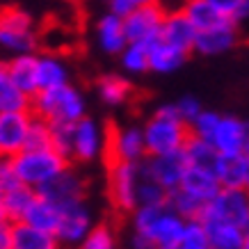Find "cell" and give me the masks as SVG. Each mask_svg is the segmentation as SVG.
Returning a JSON list of instances; mask_svg holds the SVG:
<instances>
[{"label":"cell","instance_id":"42","mask_svg":"<svg viewBox=\"0 0 249 249\" xmlns=\"http://www.w3.org/2000/svg\"><path fill=\"white\" fill-rule=\"evenodd\" d=\"M107 5V12L114 16H121V18H126V16L135 9V5H133V0H106Z\"/></svg>","mask_w":249,"mask_h":249},{"label":"cell","instance_id":"36","mask_svg":"<svg viewBox=\"0 0 249 249\" xmlns=\"http://www.w3.org/2000/svg\"><path fill=\"white\" fill-rule=\"evenodd\" d=\"M219 117H222L219 112H213V110H201L195 119L190 121V133H192V137H199V140L211 142L213 133H215V128H217V124H219Z\"/></svg>","mask_w":249,"mask_h":249},{"label":"cell","instance_id":"9","mask_svg":"<svg viewBox=\"0 0 249 249\" xmlns=\"http://www.w3.org/2000/svg\"><path fill=\"white\" fill-rule=\"evenodd\" d=\"M60 208V227L55 233L57 240L62 247H80V242L87 238V233L96 227L91 206L87 204V199H76V201L62 204Z\"/></svg>","mask_w":249,"mask_h":249},{"label":"cell","instance_id":"40","mask_svg":"<svg viewBox=\"0 0 249 249\" xmlns=\"http://www.w3.org/2000/svg\"><path fill=\"white\" fill-rule=\"evenodd\" d=\"M174 106H176L178 114H181V119L185 121L188 126H190V121H192L196 114L204 110V107H201V103H199V98H195V96H181L176 103H174Z\"/></svg>","mask_w":249,"mask_h":249},{"label":"cell","instance_id":"30","mask_svg":"<svg viewBox=\"0 0 249 249\" xmlns=\"http://www.w3.org/2000/svg\"><path fill=\"white\" fill-rule=\"evenodd\" d=\"M183 151H185V158H188V162L192 167H204V169H211V172L217 169L219 158H222L211 142L199 140V137H192V135H190V140Z\"/></svg>","mask_w":249,"mask_h":249},{"label":"cell","instance_id":"41","mask_svg":"<svg viewBox=\"0 0 249 249\" xmlns=\"http://www.w3.org/2000/svg\"><path fill=\"white\" fill-rule=\"evenodd\" d=\"M16 185H21V181H18V174H16L14 160L0 158V188L9 190V188H16Z\"/></svg>","mask_w":249,"mask_h":249},{"label":"cell","instance_id":"27","mask_svg":"<svg viewBox=\"0 0 249 249\" xmlns=\"http://www.w3.org/2000/svg\"><path fill=\"white\" fill-rule=\"evenodd\" d=\"M12 110H30V96L18 89L9 73L7 60H0V112Z\"/></svg>","mask_w":249,"mask_h":249},{"label":"cell","instance_id":"32","mask_svg":"<svg viewBox=\"0 0 249 249\" xmlns=\"http://www.w3.org/2000/svg\"><path fill=\"white\" fill-rule=\"evenodd\" d=\"M167 192L156 178H153L146 165L142 160V178H140V188H137V206H158L167 204Z\"/></svg>","mask_w":249,"mask_h":249},{"label":"cell","instance_id":"33","mask_svg":"<svg viewBox=\"0 0 249 249\" xmlns=\"http://www.w3.org/2000/svg\"><path fill=\"white\" fill-rule=\"evenodd\" d=\"M167 204L172 206L183 219H199L206 208V204H201L199 199H195V196L188 195V192L181 188L172 190V192L167 195Z\"/></svg>","mask_w":249,"mask_h":249},{"label":"cell","instance_id":"2","mask_svg":"<svg viewBox=\"0 0 249 249\" xmlns=\"http://www.w3.org/2000/svg\"><path fill=\"white\" fill-rule=\"evenodd\" d=\"M144 140H146V153L149 156H162V153L181 151L190 140V126L181 119V114L174 103L156 107V112L142 124Z\"/></svg>","mask_w":249,"mask_h":249},{"label":"cell","instance_id":"10","mask_svg":"<svg viewBox=\"0 0 249 249\" xmlns=\"http://www.w3.org/2000/svg\"><path fill=\"white\" fill-rule=\"evenodd\" d=\"M107 153L110 160L121 162H142L146 160V140L140 124H121L114 126L107 135Z\"/></svg>","mask_w":249,"mask_h":249},{"label":"cell","instance_id":"28","mask_svg":"<svg viewBox=\"0 0 249 249\" xmlns=\"http://www.w3.org/2000/svg\"><path fill=\"white\" fill-rule=\"evenodd\" d=\"M183 12H185V16L192 21L196 32L208 30V28H213V25H217V23L229 18V16H224L215 5H213L211 0H188L185 7H183Z\"/></svg>","mask_w":249,"mask_h":249},{"label":"cell","instance_id":"8","mask_svg":"<svg viewBox=\"0 0 249 249\" xmlns=\"http://www.w3.org/2000/svg\"><path fill=\"white\" fill-rule=\"evenodd\" d=\"M199 219H224L249 231V190L219 188V192L206 204Z\"/></svg>","mask_w":249,"mask_h":249},{"label":"cell","instance_id":"4","mask_svg":"<svg viewBox=\"0 0 249 249\" xmlns=\"http://www.w3.org/2000/svg\"><path fill=\"white\" fill-rule=\"evenodd\" d=\"M39 46V32L35 16L18 5L0 7V51L7 55L35 53Z\"/></svg>","mask_w":249,"mask_h":249},{"label":"cell","instance_id":"25","mask_svg":"<svg viewBox=\"0 0 249 249\" xmlns=\"http://www.w3.org/2000/svg\"><path fill=\"white\" fill-rule=\"evenodd\" d=\"M9 73L18 85V89L28 96H35L39 91L37 83V51L35 53H21V55H9L7 60Z\"/></svg>","mask_w":249,"mask_h":249},{"label":"cell","instance_id":"37","mask_svg":"<svg viewBox=\"0 0 249 249\" xmlns=\"http://www.w3.org/2000/svg\"><path fill=\"white\" fill-rule=\"evenodd\" d=\"M78 249H117V235L106 224H96Z\"/></svg>","mask_w":249,"mask_h":249},{"label":"cell","instance_id":"11","mask_svg":"<svg viewBox=\"0 0 249 249\" xmlns=\"http://www.w3.org/2000/svg\"><path fill=\"white\" fill-rule=\"evenodd\" d=\"M211 144L217 149L219 156H240L249 149V124L233 114H222L215 133L211 137Z\"/></svg>","mask_w":249,"mask_h":249},{"label":"cell","instance_id":"34","mask_svg":"<svg viewBox=\"0 0 249 249\" xmlns=\"http://www.w3.org/2000/svg\"><path fill=\"white\" fill-rule=\"evenodd\" d=\"M176 247L178 249H208L211 247L204 222L201 219H185V227H183V233L178 238Z\"/></svg>","mask_w":249,"mask_h":249},{"label":"cell","instance_id":"24","mask_svg":"<svg viewBox=\"0 0 249 249\" xmlns=\"http://www.w3.org/2000/svg\"><path fill=\"white\" fill-rule=\"evenodd\" d=\"M201 222L213 249H240L247 238V229L238 227L233 222H224V219H201Z\"/></svg>","mask_w":249,"mask_h":249},{"label":"cell","instance_id":"35","mask_svg":"<svg viewBox=\"0 0 249 249\" xmlns=\"http://www.w3.org/2000/svg\"><path fill=\"white\" fill-rule=\"evenodd\" d=\"M46 146H53V126L32 114L28 137H25V149H46Z\"/></svg>","mask_w":249,"mask_h":249},{"label":"cell","instance_id":"6","mask_svg":"<svg viewBox=\"0 0 249 249\" xmlns=\"http://www.w3.org/2000/svg\"><path fill=\"white\" fill-rule=\"evenodd\" d=\"M107 133L106 126L91 117L85 114L83 119L73 121V144H71V165H91L107 151Z\"/></svg>","mask_w":249,"mask_h":249},{"label":"cell","instance_id":"15","mask_svg":"<svg viewBox=\"0 0 249 249\" xmlns=\"http://www.w3.org/2000/svg\"><path fill=\"white\" fill-rule=\"evenodd\" d=\"M238 23L227 18V21L213 25L208 30H199L196 32V41H195V53L204 55V57H215V55L229 53L231 48H235L238 44Z\"/></svg>","mask_w":249,"mask_h":249},{"label":"cell","instance_id":"47","mask_svg":"<svg viewBox=\"0 0 249 249\" xmlns=\"http://www.w3.org/2000/svg\"><path fill=\"white\" fill-rule=\"evenodd\" d=\"M240 249H249V231H247V238H245V242H242Z\"/></svg>","mask_w":249,"mask_h":249},{"label":"cell","instance_id":"44","mask_svg":"<svg viewBox=\"0 0 249 249\" xmlns=\"http://www.w3.org/2000/svg\"><path fill=\"white\" fill-rule=\"evenodd\" d=\"M0 249H12V222L0 224Z\"/></svg>","mask_w":249,"mask_h":249},{"label":"cell","instance_id":"26","mask_svg":"<svg viewBox=\"0 0 249 249\" xmlns=\"http://www.w3.org/2000/svg\"><path fill=\"white\" fill-rule=\"evenodd\" d=\"M60 215H62V208L55 201H51L48 196L39 195L35 196V201L30 204L25 217L21 222H28L32 227L41 229V231H48V233H57V227H60Z\"/></svg>","mask_w":249,"mask_h":249},{"label":"cell","instance_id":"29","mask_svg":"<svg viewBox=\"0 0 249 249\" xmlns=\"http://www.w3.org/2000/svg\"><path fill=\"white\" fill-rule=\"evenodd\" d=\"M37 196V190L28 188V185H16V188L5 190L2 195V211L7 213L9 222H21L25 217V213L30 208V204Z\"/></svg>","mask_w":249,"mask_h":249},{"label":"cell","instance_id":"43","mask_svg":"<svg viewBox=\"0 0 249 249\" xmlns=\"http://www.w3.org/2000/svg\"><path fill=\"white\" fill-rule=\"evenodd\" d=\"M128 249H156V245H153L144 233H140V231H130Z\"/></svg>","mask_w":249,"mask_h":249},{"label":"cell","instance_id":"22","mask_svg":"<svg viewBox=\"0 0 249 249\" xmlns=\"http://www.w3.org/2000/svg\"><path fill=\"white\" fill-rule=\"evenodd\" d=\"M188 55L190 53H185L181 48H176V46L158 39V41H153L149 46V71L160 73V76L174 73V71H178L185 64Z\"/></svg>","mask_w":249,"mask_h":249},{"label":"cell","instance_id":"45","mask_svg":"<svg viewBox=\"0 0 249 249\" xmlns=\"http://www.w3.org/2000/svg\"><path fill=\"white\" fill-rule=\"evenodd\" d=\"M240 167H242V183L249 190V149L245 153H240Z\"/></svg>","mask_w":249,"mask_h":249},{"label":"cell","instance_id":"46","mask_svg":"<svg viewBox=\"0 0 249 249\" xmlns=\"http://www.w3.org/2000/svg\"><path fill=\"white\" fill-rule=\"evenodd\" d=\"M156 2H160V0H133L135 7H142V5H156Z\"/></svg>","mask_w":249,"mask_h":249},{"label":"cell","instance_id":"49","mask_svg":"<svg viewBox=\"0 0 249 249\" xmlns=\"http://www.w3.org/2000/svg\"><path fill=\"white\" fill-rule=\"evenodd\" d=\"M208 249H213V247H208Z\"/></svg>","mask_w":249,"mask_h":249},{"label":"cell","instance_id":"13","mask_svg":"<svg viewBox=\"0 0 249 249\" xmlns=\"http://www.w3.org/2000/svg\"><path fill=\"white\" fill-rule=\"evenodd\" d=\"M30 110H12L0 112V158H14L25 149V137L30 128Z\"/></svg>","mask_w":249,"mask_h":249},{"label":"cell","instance_id":"16","mask_svg":"<svg viewBox=\"0 0 249 249\" xmlns=\"http://www.w3.org/2000/svg\"><path fill=\"white\" fill-rule=\"evenodd\" d=\"M39 195L48 196L51 201H55L57 206L76 201V199H85L87 192V181L83 178V174L78 172L73 165H69L67 169H62L51 183H46L41 190H37Z\"/></svg>","mask_w":249,"mask_h":249},{"label":"cell","instance_id":"38","mask_svg":"<svg viewBox=\"0 0 249 249\" xmlns=\"http://www.w3.org/2000/svg\"><path fill=\"white\" fill-rule=\"evenodd\" d=\"M51 126H53V149H57L69 160L71 158V144H73V124H51Z\"/></svg>","mask_w":249,"mask_h":249},{"label":"cell","instance_id":"20","mask_svg":"<svg viewBox=\"0 0 249 249\" xmlns=\"http://www.w3.org/2000/svg\"><path fill=\"white\" fill-rule=\"evenodd\" d=\"M178 188L185 190V192L192 195L195 199H199L201 204H208L213 196L219 192L222 183H219V178L215 176V172L204 169V167H192L190 165Z\"/></svg>","mask_w":249,"mask_h":249},{"label":"cell","instance_id":"7","mask_svg":"<svg viewBox=\"0 0 249 249\" xmlns=\"http://www.w3.org/2000/svg\"><path fill=\"white\" fill-rule=\"evenodd\" d=\"M142 178V162H121L110 160L107 169V192L117 211L133 213L137 208V188Z\"/></svg>","mask_w":249,"mask_h":249},{"label":"cell","instance_id":"39","mask_svg":"<svg viewBox=\"0 0 249 249\" xmlns=\"http://www.w3.org/2000/svg\"><path fill=\"white\" fill-rule=\"evenodd\" d=\"M211 2L235 23L249 18V0H211Z\"/></svg>","mask_w":249,"mask_h":249},{"label":"cell","instance_id":"14","mask_svg":"<svg viewBox=\"0 0 249 249\" xmlns=\"http://www.w3.org/2000/svg\"><path fill=\"white\" fill-rule=\"evenodd\" d=\"M144 165L149 169L153 178L167 190L172 192L181 185L183 176L188 172V158H185V151H172V153H162V156H146Z\"/></svg>","mask_w":249,"mask_h":249},{"label":"cell","instance_id":"19","mask_svg":"<svg viewBox=\"0 0 249 249\" xmlns=\"http://www.w3.org/2000/svg\"><path fill=\"white\" fill-rule=\"evenodd\" d=\"M71 76H73V73H71L69 62L64 60L57 51L37 53V83H39V89H51V87H60V85L73 83Z\"/></svg>","mask_w":249,"mask_h":249},{"label":"cell","instance_id":"17","mask_svg":"<svg viewBox=\"0 0 249 249\" xmlns=\"http://www.w3.org/2000/svg\"><path fill=\"white\" fill-rule=\"evenodd\" d=\"M94 41L96 48L103 55L110 57H119V53L126 48L128 37H126V28H124V18L106 12L103 16H98L96 28H94Z\"/></svg>","mask_w":249,"mask_h":249},{"label":"cell","instance_id":"18","mask_svg":"<svg viewBox=\"0 0 249 249\" xmlns=\"http://www.w3.org/2000/svg\"><path fill=\"white\" fill-rule=\"evenodd\" d=\"M160 39L185 51V53H192L196 41V28L192 25V21L185 16L183 9L165 12V21H162V28H160Z\"/></svg>","mask_w":249,"mask_h":249},{"label":"cell","instance_id":"23","mask_svg":"<svg viewBox=\"0 0 249 249\" xmlns=\"http://www.w3.org/2000/svg\"><path fill=\"white\" fill-rule=\"evenodd\" d=\"M133 96V85L128 78L119 73H106L96 80V98L106 107H121L126 106Z\"/></svg>","mask_w":249,"mask_h":249},{"label":"cell","instance_id":"48","mask_svg":"<svg viewBox=\"0 0 249 249\" xmlns=\"http://www.w3.org/2000/svg\"><path fill=\"white\" fill-rule=\"evenodd\" d=\"M2 195H5V190L0 188V206H2Z\"/></svg>","mask_w":249,"mask_h":249},{"label":"cell","instance_id":"12","mask_svg":"<svg viewBox=\"0 0 249 249\" xmlns=\"http://www.w3.org/2000/svg\"><path fill=\"white\" fill-rule=\"evenodd\" d=\"M165 21V9L156 5H142L135 7L126 18H124V28H126V37L128 41H142V44H153L160 39V28Z\"/></svg>","mask_w":249,"mask_h":249},{"label":"cell","instance_id":"5","mask_svg":"<svg viewBox=\"0 0 249 249\" xmlns=\"http://www.w3.org/2000/svg\"><path fill=\"white\" fill-rule=\"evenodd\" d=\"M12 160H14L18 181L32 190H41L46 183L53 181L62 169H67L71 165L53 146H46V149H23Z\"/></svg>","mask_w":249,"mask_h":249},{"label":"cell","instance_id":"3","mask_svg":"<svg viewBox=\"0 0 249 249\" xmlns=\"http://www.w3.org/2000/svg\"><path fill=\"white\" fill-rule=\"evenodd\" d=\"M130 227H133V231H140L146 235L156 245V249H167L178 245L185 219L169 204L137 206L130 213Z\"/></svg>","mask_w":249,"mask_h":249},{"label":"cell","instance_id":"31","mask_svg":"<svg viewBox=\"0 0 249 249\" xmlns=\"http://www.w3.org/2000/svg\"><path fill=\"white\" fill-rule=\"evenodd\" d=\"M149 46L142 41H128L126 48L119 53L121 69L130 73V76H142L149 71Z\"/></svg>","mask_w":249,"mask_h":249},{"label":"cell","instance_id":"21","mask_svg":"<svg viewBox=\"0 0 249 249\" xmlns=\"http://www.w3.org/2000/svg\"><path fill=\"white\" fill-rule=\"evenodd\" d=\"M12 249H64L55 233L41 231L28 222H12Z\"/></svg>","mask_w":249,"mask_h":249},{"label":"cell","instance_id":"1","mask_svg":"<svg viewBox=\"0 0 249 249\" xmlns=\"http://www.w3.org/2000/svg\"><path fill=\"white\" fill-rule=\"evenodd\" d=\"M30 112L48 124H73L89 114V101L78 85L67 83L51 89H39L30 98Z\"/></svg>","mask_w":249,"mask_h":249}]
</instances>
